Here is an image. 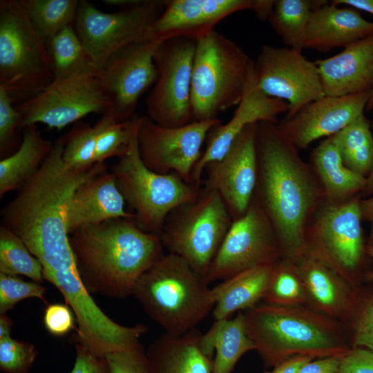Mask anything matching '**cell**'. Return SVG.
<instances>
[{
  "instance_id": "obj_6",
  "label": "cell",
  "mask_w": 373,
  "mask_h": 373,
  "mask_svg": "<svg viewBox=\"0 0 373 373\" xmlns=\"http://www.w3.org/2000/svg\"><path fill=\"white\" fill-rule=\"evenodd\" d=\"M53 80L52 64L46 44L20 0H1L0 84L13 102H24L37 95Z\"/></svg>"
},
{
  "instance_id": "obj_38",
  "label": "cell",
  "mask_w": 373,
  "mask_h": 373,
  "mask_svg": "<svg viewBox=\"0 0 373 373\" xmlns=\"http://www.w3.org/2000/svg\"><path fill=\"white\" fill-rule=\"evenodd\" d=\"M38 355L35 346L8 336L0 338V370L4 373H28Z\"/></svg>"
},
{
  "instance_id": "obj_33",
  "label": "cell",
  "mask_w": 373,
  "mask_h": 373,
  "mask_svg": "<svg viewBox=\"0 0 373 373\" xmlns=\"http://www.w3.org/2000/svg\"><path fill=\"white\" fill-rule=\"evenodd\" d=\"M36 31L46 42L74 26L79 0H20Z\"/></svg>"
},
{
  "instance_id": "obj_36",
  "label": "cell",
  "mask_w": 373,
  "mask_h": 373,
  "mask_svg": "<svg viewBox=\"0 0 373 373\" xmlns=\"http://www.w3.org/2000/svg\"><path fill=\"white\" fill-rule=\"evenodd\" d=\"M0 273L25 276L39 283L45 280L39 260L18 236L2 225L0 226Z\"/></svg>"
},
{
  "instance_id": "obj_34",
  "label": "cell",
  "mask_w": 373,
  "mask_h": 373,
  "mask_svg": "<svg viewBox=\"0 0 373 373\" xmlns=\"http://www.w3.org/2000/svg\"><path fill=\"white\" fill-rule=\"evenodd\" d=\"M140 116L124 122H115L108 115H103L95 124L97 128L95 162L103 163L113 157L126 154L137 140Z\"/></svg>"
},
{
  "instance_id": "obj_2",
  "label": "cell",
  "mask_w": 373,
  "mask_h": 373,
  "mask_svg": "<svg viewBox=\"0 0 373 373\" xmlns=\"http://www.w3.org/2000/svg\"><path fill=\"white\" fill-rule=\"evenodd\" d=\"M81 279L90 294L123 299L164 253L160 236L133 218H115L69 235Z\"/></svg>"
},
{
  "instance_id": "obj_43",
  "label": "cell",
  "mask_w": 373,
  "mask_h": 373,
  "mask_svg": "<svg viewBox=\"0 0 373 373\" xmlns=\"http://www.w3.org/2000/svg\"><path fill=\"white\" fill-rule=\"evenodd\" d=\"M76 321L71 308L60 303L47 304L44 309L43 322L46 330L52 336L63 337L75 329Z\"/></svg>"
},
{
  "instance_id": "obj_19",
  "label": "cell",
  "mask_w": 373,
  "mask_h": 373,
  "mask_svg": "<svg viewBox=\"0 0 373 373\" xmlns=\"http://www.w3.org/2000/svg\"><path fill=\"white\" fill-rule=\"evenodd\" d=\"M370 91L341 96H323L314 100L290 118L277 124L285 138L297 149L314 141L339 132L364 114Z\"/></svg>"
},
{
  "instance_id": "obj_9",
  "label": "cell",
  "mask_w": 373,
  "mask_h": 373,
  "mask_svg": "<svg viewBox=\"0 0 373 373\" xmlns=\"http://www.w3.org/2000/svg\"><path fill=\"white\" fill-rule=\"evenodd\" d=\"M361 197L342 202L325 199L309 220L305 233L303 255L322 262L357 287L366 253Z\"/></svg>"
},
{
  "instance_id": "obj_30",
  "label": "cell",
  "mask_w": 373,
  "mask_h": 373,
  "mask_svg": "<svg viewBox=\"0 0 373 373\" xmlns=\"http://www.w3.org/2000/svg\"><path fill=\"white\" fill-rule=\"evenodd\" d=\"M327 2L276 0L268 21L287 47L302 51L305 48L306 30L312 11Z\"/></svg>"
},
{
  "instance_id": "obj_24",
  "label": "cell",
  "mask_w": 373,
  "mask_h": 373,
  "mask_svg": "<svg viewBox=\"0 0 373 373\" xmlns=\"http://www.w3.org/2000/svg\"><path fill=\"white\" fill-rule=\"evenodd\" d=\"M373 35V22L351 7L327 3L315 8L306 30L305 48L328 52Z\"/></svg>"
},
{
  "instance_id": "obj_23",
  "label": "cell",
  "mask_w": 373,
  "mask_h": 373,
  "mask_svg": "<svg viewBox=\"0 0 373 373\" xmlns=\"http://www.w3.org/2000/svg\"><path fill=\"white\" fill-rule=\"evenodd\" d=\"M315 63L325 96L341 97L370 91L373 86V35Z\"/></svg>"
},
{
  "instance_id": "obj_17",
  "label": "cell",
  "mask_w": 373,
  "mask_h": 373,
  "mask_svg": "<svg viewBox=\"0 0 373 373\" xmlns=\"http://www.w3.org/2000/svg\"><path fill=\"white\" fill-rule=\"evenodd\" d=\"M257 126L258 123L248 125L227 153L204 170L206 178L202 184L218 191L233 220L247 211L256 190Z\"/></svg>"
},
{
  "instance_id": "obj_20",
  "label": "cell",
  "mask_w": 373,
  "mask_h": 373,
  "mask_svg": "<svg viewBox=\"0 0 373 373\" xmlns=\"http://www.w3.org/2000/svg\"><path fill=\"white\" fill-rule=\"evenodd\" d=\"M261 0H169L154 23L151 40L161 43L185 37L194 40L212 32L229 15L244 10L256 13Z\"/></svg>"
},
{
  "instance_id": "obj_45",
  "label": "cell",
  "mask_w": 373,
  "mask_h": 373,
  "mask_svg": "<svg viewBox=\"0 0 373 373\" xmlns=\"http://www.w3.org/2000/svg\"><path fill=\"white\" fill-rule=\"evenodd\" d=\"M339 373H373V351L352 347L343 356Z\"/></svg>"
},
{
  "instance_id": "obj_54",
  "label": "cell",
  "mask_w": 373,
  "mask_h": 373,
  "mask_svg": "<svg viewBox=\"0 0 373 373\" xmlns=\"http://www.w3.org/2000/svg\"><path fill=\"white\" fill-rule=\"evenodd\" d=\"M373 108V86L370 93L369 100L366 106L367 111H370Z\"/></svg>"
},
{
  "instance_id": "obj_46",
  "label": "cell",
  "mask_w": 373,
  "mask_h": 373,
  "mask_svg": "<svg viewBox=\"0 0 373 373\" xmlns=\"http://www.w3.org/2000/svg\"><path fill=\"white\" fill-rule=\"evenodd\" d=\"M343 356H330L313 361L303 365L297 373H339Z\"/></svg>"
},
{
  "instance_id": "obj_7",
  "label": "cell",
  "mask_w": 373,
  "mask_h": 373,
  "mask_svg": "<svg viewBox=\"0 0 373 373\" xmlns=\"http://www.w3.org/2000/svg\"><path fill=\"white\" fill-rule=\"evenodd\" d=\"M233 221L218 191L203 185L195 200L169 215L160 237L168 253L184 259L205 278Z\"/></svg>"
},
{
  "instance_id": "obj_5",
  "label": "cell",
  "mask_w": 373,
  "mask_h": 373,
  "mask_svg": "<svg viewBox=\"0 0 373 373\" xmlns=\"http://www.w3.org/2000/svg\"><path fill=\"white\" fill-rule=\"evenodd\" d=\"M254 69L244 50L215 30L196 40L191 104L194 121L218 119L238 105Z\"/></svg>"
},
{
  "instance_id": "obj_41",
  "label": "cell",
  "mask_w": 373,
  "mask_h": 373,
  "mask_svg": "<svg viewBox=\"0 0 373 373\" xmlns=\"http://www.w3.org/2000/svg\"><path fill=\"white\" fill-rule=\"evenodd\" d=\"M351 329L352 347L373 351V294L357 302L355 311L347 326Z\"/></svg>"
},
{
  "instance_id": "obj_47",
  "label": "cell",
  "mask_w": 373,
  "mask_h": 373,
  "mask_svg": "<svg viewBox=\"0 0 373 373\" xmlns=\"http://www.w3.org/2000/svg\"><path fill=\"white\" fill-rule=\"evenodd\" d=\"M312 359L309 356H296L278 364L272 371L266 373H297L303 365Z\"/></svg>"
},
{
  "instance_id": "obj_26",
  "label": "cell",
  "mask_w": 373,
  "mask_h": 373,
  "mask_svg": "<svg viewBox=\"0 0 373 373\" xmlns=\"http://www.w3.org/2000/svg\"><path fill=\"white\" fill-rule=\"evenodd\" d=\"M200 347L212 359V373H231L239 359L255 350L245 325L242 312L233 318L215 320L210 329L201 335Z\"/></svg>"
},
{
  "instance_id": "obj_53",
  "label": "cell",
  "mask_w": 373,
  "mask_h": 373,
  "mask_svg": "<svg viewBox=\"0 0 373 373\" xmlns=\"http://www.w3.org/2000/svg\"><path fill=\"white\" fill-rule=\"evenodd\" d=\"M373 194V169L367 177L365 189L363 192L365 197H368Z\"/></svg>"
},
{
  "instance_id": "obj_25",
  "label": "cell",
  "mask_w": 373,
  "mask_h": 373,
  "mask_svg": "<svg viewBox=\"0 0 373 373\" xmlns=\"http://www.w3.org/2000/svg\"><path fill=\"white\" fill-rule=\"evenodd\" d=\"M196 328L179 336L164 333L146 351L149 373H212L213 361L200 347Z\"/></svg>"
},
{
  "instance_id": "obj_40",
  "label": "cell",
  "mask_w": 373,
  "mask_h": 373,
  "mask_svg": "<svg viewBox=\"0 0 373 373\" xmlns=\"http://www.w3.org/2000/svg\"><path fill=\"white\" fill-rule=\"evenodd\" d=\"M13 100L6 88L0 84V153L4 158L17 151L21 144L17 131L21 129V115L13 106Z\"/></svg>"
},
{
  "instance_id": "obj_49",
  "label": "cell",
  "mask_w": 373,
  "mask_h": 373,
  "mask_svg": "<svg viewBox=\"0 0 373 373\" xmlns=\"http://www.w3.org/2000/svg\"><path fill=\"white\" fill-rule=\"evenodd\" d=\"M330 3L334 6L344 5L373 15V0H333Z\"/></svg>"
},
{
  "instance_id": "obj_13",
  "label": "cell",
  "mask_w": 373,
  "mask_h": 373,
  "mask_svg": "<svg viewBox=\"0 0 373 373\" xmlns=\"http://www.w3.org/2000/svg\"><path fill=\"white\" fill-rule=\"evenodd\" d=\"M281 258L272 224L254 195L245 214L231 224L205 280L208 284L220 282L249 269L273 265Z\"/></svg>"
},
{
  "instance_id": "obj_51",
  "label": "cell",
  "mask_w": 373,
  "mask_h": 373,
  "mask_svg": "<svg viewBox=\"0 0 373 373\" xmlns=\"http://www.w3.org/2000/svg\"><path fill=\"white\" fill-rule=\"evenodd\" d=\"M140 0H103L102 1L109 6L128 7L139 2Z\"/></svg>"
},
{
  "instance_id": "obj_50",
  "label": "cell",
  "mask_w": 373,
  "mask_h": 373,
  "mask_svg": "<svg viewBox=\"0 0 373 373\" xmlns=\"http://www.w3.org/2000/svg\"><path fill=\"white\" fill-rule=\"evenodd\" d=\"M13 322L6 314H0V338L10 336Z\"/></svg>"
},
{
  "instance_id": "obj_48",
  "label": "cell",
  "mask_w": 373,
  "mask_h": 373,
  "mask_svg": "<svg viewBox=\"0 0 373 373\" xmlns=\"http://www.w3.org/2000/svg\"><path fill=\"white\" fill-rule=\"evenodd\" d=\"M360 205L362 220L367 222L370 225V231L367 245H373V194L368 197H365V199H361Z\"/></svg>"
},
{
  "instance_id": "obj_3",
  "label": "cell",
  "mask_w": 373,
  "mask_h": 373,
  "mask_svg": "<svg viewBox=\"0 0 373 373\" xmlns=\"http://www.w3.org/2000/svg\"><path fill=\"white\" fill-rule=\"evenodd\" d=\"M242 312L255 350L269 366L296 356H344L352 348L341 323L307 305L263 303Z\"/></svg>"
},
{
  "instance_id": "obj_15",
  "label": "cell",
  "mask_w": 373,
  "mask_h": 373,
  "mask_svg": "<svg viewBox=\"0 0 373 373\" xmlns=\"http://www.w3.org/2000/svg\"><path fill=\"white\" fill-rule=\"evenodd\" d=\"M259 88L267 95L288 104L285 118L325 96L318 67L302 51L264 45L254 61Z\"/></svg>"
},
{
  "instance_id": "obj_10",
  "label": "cell",
  "mask_w": 373,
  "mask_h": 373,
  "mask_svg": "<svg viewBox=\"0 0 373 373\" xmlns=\"http://www.w3.org/2000/svg\"><path fill=\"white\" fill-rule=\"evenodd\" d=\"M164 1L140 0L114 12L99 10L80 0L75 30L88 55L100 68L119 49L151 40L152 27L162 14Z\"/></svg>"
},
{
  "instance_id": "obj_39",
  "label": "cell",
  "mask_w": 373,
  "mask_h": 373,
  "mask_svg": "<svg viewBox=\"0 0 373 373\" xmlns=\"http://www.w3.org/2000/svg\"><path fill=\"white\" fill-rule=\"evenodd\" d=\"M46 288L39 283L25 281L18 276L0 273V314H6L19 302L36 298L46 302Z\"/></svg>"
},
{
  "instance_id": "obj_14",
  "label": "cell",
  "mask_w": 373,
  "mask_h": 373,
  "mask_svg": "<svg viewBox=\"0 0 373 373\" xmlns=\"http://www.w3.org/2000/svg\"><path fill=\"white\" fill-rule=\"evenodd\" d=\"M219 119L194 121L180 127H165L146 115L140 116L137 146L142 162L162 175L178 174L191 183L192 170L202 156V147Z\"/></svg>"
},
{
  "instance_id": "obj_32",
  "label": "cell",
  "mask_w": 373,
  "mask_h": 373,
  "mask_svg": "<svg viewBox=\"0 0 373 373\" xmlns=\"http://www.w3.org/2000/svg\"><path fill=\"white\" fill-rule=\"evenodd\" d=\"M332 137L345 165L367 178L373 169V135L364 114Z\"/></svg>"
},
{
  "instance_id": "obj_18",
  "label": "cell",
  "mask_w": 373,
  "mask_h": 373,
  "mask_svg": "<svg viewBox=\"0 0 373 373\" xmlns=\"http://www.w3.org/2000/svg\"><path fill=\"white\" fill-rule=\"evenodd\" d=\"M231 119L213 126L207 138V146L194 166L191 183L201 186L205 166L220 160L229 150L233 142L249 124L266 122L278 124L280 113H287L288 104L266 95L258 86L255 67L248 80L242 97Z\"/></svg>"
},
{
  "instance_id": "obj_42",
  "label": "cell",
  "mask_w": 373,
  "mask_h": 373,
  "mask_svg": "<svg viewBox=\"0 0 373 373\" xmlns=\"http://www.w3.org/2000/svg\"><path fill=\"white\" fill-rule=\"evenodd\" d=\"M105 358L110 373H149L146 351L140 343L109 352Z\"/></svg>"
},
{
  "instance_id": "obj_21",
  "label": "cell",
  "mask_w": 373,
  "mask_h": 373,
  "mask_svg": "<svg viewBox=\"0 0 373 373\" xmlns=\"http://www.w3.org/2000/svg\"><path fill=\"white\" fill-rule=\"evenodd\" d=\"M294 262L305 285L307 305L339 321L347 329L359 297L357 287L307 255Z\"/></svg>"
},
{
  "instance_id": "obj_8",
  "label": "cell",
  "mask_w": 373,
  "mask_h": 373,
  "mask_svg": "<svg viewBox=\"0 0 373 373\" xmlns=\"http://www.w3.org/2000/svg\"><path fill=\"white\" fill-rule=\"evenodd\" d=\"M111 172L136 224L144 231L157 236L169 215L195 200L202 189L186 182L175 173L162 175L149 169L140 158L137 140L118 158Z\"/></svg>"
},
{
  "instance_id": "obj_35",
  "label": "cell",
  "mask_w": 373,
  "mask_h": 373,
  "mask_svg": "<svg viewBox=\"0 0 373 373\" xmlns=\"http://www.w3.org/2000/svg\"><path fill=\"white\" fill-rule=\"evenodd\" d=\"M262 300L278 306L307 305L305 285L294 261L282 258L274 265Z\"/></svg>"
},
{
  "instance_id": "obj_22",
  "label": "cell",
  "mask_w": 373,
  "mask_h": 373,
  "mask_svg": "<svg viewBox=\"0 0 373 373\" xmlns=\"http://www.w3.org/2000/svg\"><path fill=\"white\" fill-rule=\"evenodd\" d=\"M125 204L111 171L94 176L81 184L69 200L66 211L69 235L80 228L115 218L134 219L135 216L125 210Z\"/></svg>"
},
{
  "instance_id": "obj_37",
  "label": "cell",
  "mask_w": 373,
  "mask_h": 373,
  "mask_svg": "<svg viewBox=\"0 0 373 373\" xmlns=\"http://www.w3.org/2000/svg\"><path fill=\"white\" fill-rule=\"evenodd\" d=\"M97 128L95 124L78 122L63 137L62 159L71 170L83 171L93 166Z\"/></svg>"
},
{
  "instance_id": "obj_12",
  "label": "cell",
  "mask_w": 373,
  "mask_h": 373,
  "mask_svg": "<svg viewBox=\"0 0 373 373\" xmlns=\"http://www.w3.org/2000/svg\"><path fill=\"white\" fill-rule=\"evenodd\" d=\"M196 40L172 38L160 43L153 60L157 78L147 95L146 116L158 125L180 127L194 122L191 79Z\"/></svg>"
},
{
  "instance_id": "obj_1",
  "label": "cell",
  "mask_w": 373,
  "mask_h": 373,
  "mask_svg": "<svg viewBox=\"0 0 373 373\" xmlns=\"http://www.w3.org/2000/svg\"><path fill=\"white\" fill-rule=\"evenodd\" d=\"M256 149L254 196L272 224L282 258L294 261L303 255L305 230L325 200L323 189L277 124L258 123Z\"/></svg>"
},
{
  "instance_id": "obj_28",
  "label": "cell",
  "mask_w": 373,
  "mask_h": 373,
  "mask_svg": "<svg viewBox=\"0 0 373 373\" xmlns=\"http://www.w3.org/2000/svg\"><path fill=\"white\" fill-rule=\"evenodd\" d=\"M311 159V166L322 185L326 200L342 202L363 193L367 178L345 165L332 136L313 150Z\"/></svg>"
},
{
  "instance_id": "obj_16",
  "label": "cell",
  "mask_w": 373,
  "mask_h": 373,
  "mask_svg": "<svg viewBox=\"0 0 373 373\" xmlns=\"http://www.w3.org/2000/svg\"><path fill=\"white\" fill-rule=\"evenodd\" d=\"M159 44L149 40L127 45L99 68V77L112 98L111 109L105 115L115 122L137 115L140 98L155 83L157 69L153 55Z\"/></svg>"
},
{
  "instance_id": "obj_27",
  "label": "cell",
  "mask_w": 373,
  "mask_h": 373,
  "mask_svg": "<svg viewBox=\"0 0 373 373\" xmlns=\"http://www.w3.org/2000/svg\"><path fill=\"white\" fill-rule=\"evenodd\" d=\"M274 265L242 271L213 287L214 319L229 318L234 313L245 311L262 300Z\"/></svg>"
},
{
  "instance_id": "obj_31",
  "label": "cell",
  "mask_w": 373,
  "mask_h": 373,
  "mask_svg": "<svg viewBox=\"0 0 373 373\" xmlns=\"http://www.w3.org/2000/svg\"><path fill=\"white\" fill-rule=\"evenodd\" d=\"M54 79L84 73H96L99 67L84 48L74 26H70L46 42Z\"/></svg>"
},
{
  "instance_id": "obj_52",
  "label": "cell",
  "mask_w": 373,
  "mask_h": 373,
  "mask_svg": "<svg viewBox=\"0 0 373 373\" xmlns=\"http://www.w3.org/2000/svg\"><path fill=\"white\" fill-rule=\"evenodd\" d=\"M366 253L370 258L373 259V245H367ZM363 278L368 282L373 283V269L367 270Z\"/></svg>"
},
{
  "instance_id": "obj_11",
  "label": "cell",
  "mask_w": 373,
  "mask_h": 373,
  "mask_svg": "<svg viewBox=\"0 0 373 373\" xmlns=\"http://www.w3.org/2000/svg\"><path fill=\"white\" fill-rule=\"evenodd\" d=\"M111 107V96L99 71L54 79L16 106L22 117L21 129L41 123L58 131L89 114H107Z\"/></svg>"
},
{
  "instance_id": "obj_4",
  "label": "cell",
  "mask_w": 373,
  "mask_h": 373,
  "mask_svg": "<svg viewBox=\"0 0 373 373\" xmlns=\"http://www.w3.org/2000/svg\"><path fill=\"white\" fill-rule=\"evenodd\" d=\"M182 258L164 254L139 278L133 295L164 333L196 328L214 307L212 288Z\"/></svg>"
},
{
  "instance_id": "obj_29",
  "label": "cell",
  "mask_w": 373,
  "mask_h": 373,
  "mask_svg": "<svg viewBox=\"0 0 373 373\" xmlns=\"http://www.w3.org/2000/svg\"><path fill=\"white\" fill-rule=\"evenodd\" d=\"M54 143L43 137L37 124L22 128L18 149L0 161V196L19 190L39 170Z\"/></svg>"
},
{
  "instance_id": "obj_44",
  "label": "cell",
  "mask_w": 373,
  "mask_h": 373,
  "mask_svg": "<svg viewBox=\"0 0 373 373\" xmlns=\"http://www.w3.org/2000/svg\"><path fill=\"white\" fill-rule=\"evenodd\" d=\"M71 341L75 347L76 356L69 373H110L105 356L95 354L74 335Z\"/></svg>"
}]
</instances>
